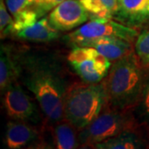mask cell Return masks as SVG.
Instances as JSON below:
<instances>
[{
	"instance_id": "obj_12",
	"label": "cell",
	"mask_w": 149,
	"mask_h": 149,
	"mask_svg": "<svg viewBox=\"0 0 149 149\" xmlns=\"http://www.w3.org/2000/svg\"><path fill=\"white\" fill-rule=\"evenodd\" d=\"M45 126L49 132V136H45L49 148L48 139L50 138L51 148L57 149H74L80 147L78 133L79 131L72 123L66 119L55 123L52 124H47Z\"/></svg>"
},
{
	"instance_id": "obj_19",
	"label": "cell",
	"mask_w": 149,
	"mask_h": 149,
	"mask_svg": "<svg viewBox=\"0 0 149 149\" xmlns=\"http://www.w3.org/2000/svg\"><path fill=\"white\" fill-rule=\"evenodd\" d=\"M134 52L141 64L149 70V28L139 33L134 43Z\"/></svg>"
},
{
	"instance_id": "obj_8",
	"label": "cell",
	"mask_w": 149,
	"mask_h": 149,
	"mask_svg": "<svg viewBox=\"0 0 149 149\" xmlns=\"http://www.w3.org/2000/svg\"><path fill=\"white\" fill-rule=\"evenodd\" d=\"M3 142L9 149L48 148L43 127L17 120L7 123Z\"/></svg>"
},
{
	"instance_id": "obj_5",
	"label": "cell",
	"mask_w": 149,
	"mask_h": 149,
	"mask_svg": "<svg viewBox=\"0 0 149 149\" xmlns=\"http://www.w3.org/2000/svg\"><path fill=\"white\" fill-rule=\"evenodd\" d=\"M3 107L12 120L22 121L42 128L46 123L42 109L37 100L22 88L19 81L2 91Z\"/></svg>"
},
{
	"instance_id": "obj_1",
	"label": "cell",
	"mask_w": 149,
	"mask_h": 149,
	"mask_svg": "<svg viewBox=\"0 0 149 149\" xmlns=\"http://www.w3.org/2000/svg\"><path fill=\"white\" fill-rule=\"evenodd\" d=\"M19 81L32 93L42 109L47 124L65 119V99L72 82L61 59L43 51L18 48Z\"/></svg>"
},
{
	"instance_id": "obj_20",
	"label": "cell",
	"mask_w": 149,
	"mask_h": 149,
	"mask_svg": "<svg viewBox=\"0 0 149 149\" xmlns=\"http://www.w3.org/2000/svg\"><path fill=\"white\" fill-rule=\"evenodd\" d=\"M9 11L7 8L4 0H0V32L1 38H5L10 36V31L13 17L9 14Z\"/></svg>"
},
{
	"instance_id": "obj_7",
	"label": "cell",
	"mask_w": 149,
	"mask_h": 149,
	"mask_svg": "<svg viewBox=\"0 0 149 149\" xmlns=\"http://www.w3.org/2000/svg\"><path fill=\"white\" fill-rule=\"evenodd\" d=\"M67 61L80 80L87 83L101 82L112 65L109 59L95 48L88 47H74Z\"/></svg>"
},
{
	"instance_id": "obj_18",
	"label": "cell",
	"mask_w": 149,
	"mask_h": 149,
	"mask_svg": "<svg viewBox=\"0 0 149 149\" xmlns=\"http://www.w3.org/2000/svg\"><path fill=\"white\" fill-rule=\"evenodd\" d=\"M42 17L37 8H32L18 13L13 17V22L11 27L10 35L15 36L17 33L22 31L23 29L32 26L36 23Z\"/></svg>"
},
{
	"instance_id": "obj_22",
	"label": "cell",
	"mask_w": 149,
	"mask_h": 149,
	"mask_svg": "<svg viewBox=\"0 0 149 149\" xmlns=\"http://www.w3.org/2000/svg\"><path fill=\"white\" fill-rule=\"evenodd\" d=\"M64 1L65 0H37V9L41 17H43L48 12L53 10L56 7Z\"/></svg>"
},
{
	"instance_id": "obj_6",
	"label": "cell",
	"mask_w": 149,
	"mask_h": 149,
	"mask_svg": "<svg viewBox=\"0 0 149 149\" xmlns=\"http://www.w3.org/2000/svg\"><path fill=\"white\" fill-rule=\"evenodd\" d=\"M139 31L112 18H92L65 37L73 47L80 42L101 37H118L135 43Z\"/></svg>"
},
{
	"instance_id": "obj_9",
	"label": "cell",
	"mask_w": 149,
	"mask_h": 149,
	"mask_svg": "<svg viewBox=\"0 0 149 149\" xmlns=\"http://www.w3.org/2000/svg\"><path fill=\"white\" fill-rule=\"evenodd\" d=\"M51 24L60 32H69L85 23L90 15L80 0H65L48 15Z\"/></svg>"
},
{
	"instance_id": "obj_14",
	"label": "cell",
	"mask_w": 149,
	"mask_h": 149,
	"mask_svg": "<svg viewBox=\"0 0 149 149\" xmlns=\"http://www.w3.org/2000/svg\"><path fill=\"white\" fill-rule=\"evenodd\" d=\"M74 47L95 48L112 62L134 52V43L118 37H101L92 39L80 42Z\"/></svg>"
},
{
	"instance_id": "obj_2",
	"label": "cell",
	"mask_w": 149,
	"mask_h": 149,
	"mask_svg": "<svg viewBox=\"0 0 149 149\" xmlns=\"http://www.w3.org/2000/svg\"><path fill=\"white\" fill-rule=\"evenodd\" d=\"M148 71L135 52L113 61L103 80L109 104L120 109L132 110L141 95Z\"/></svg>"
},
{
	"instance_id": "obj_10",
	"label": "cell",
	"mask_w": 149,
	"mask_h": 149,
	"mask_svg": "<svg viewBox=\"0 0 149 149\" xmlns=\"http://www.w3.org/2000/svg\"><path fill=\"white\" fill-rule=\"evenodd\" d=\"M114 20L140 29L149 25V0H118Z\"/></svg>"
},
{
	"instance_id": "obj_16",
	"label": "cell",
	"mask_w": 149,
	"mask_h": 149,
	"mask_svg": "<svg viewBox=\"0 0 149 149\" xmlns=\"http://www.w3.org/2000/svg\"><path fill=\"white\" fill-rule=\"evenodd\" d=\"M90 18L113 19L118 8V0H80Z\"/></svg>"
},
{
	"instance_id": "obj_21",
	"label": "cell",
	"mask_w": 149,
	"mask_h": 149,
	"mask_svg": "<svg viewBox=\"0 0 149 149\" xmlns=\"http://www.w3.org/2000/svg\"><path fill=\"white\" fill-rule=\"evenodd\" d=\"M7 8L14 17L18 13L32 8H37V0H4Z\"/></svg>"
},
{
	"instance_id": "obj_11",
	"label": "cell",
	"mask_w": 149,
	"mask_h": 149,
	"mask_svg": "<svg viewBox=\"0 0 149 149\" xmlns=\"http://www.w3.org/2000/svg\"><path fill=\"white\" fill-rule=\"evenodd\" d=\"M149 148V134L140 127L129 128L117 136L96 143L95 149H140Z\"/></svg>"
},
{
	"instance_id": "obj_17",
	"label": "cell",
	"mask_w": 149,
	"mask_h": 149,
	"mask_svg": "<svg viewBox=\"0 0 149 149\" xmlns=\"http://www.w3.org/2000/svg\"><path fill=\"white\" fill-rule=\"evenodd\" d=\"M131 112L136 124L149 134V71L141 95Z\"/></svg>"
},
{
	"instance_id": "obj_13",
	"label": "cell",
	"mask_w": 149,
	"mask_h": 149,
	"mask_svg": "<svg viewBox=\"0 0 149 149\" xmlns=\"http://www.w3.org/2000/svg\"><path fill=\"white\" fill-rule=\"evenodd\" d=\"M21 65L18 48L10 44H1L0 48V89L1 92L19 81Z\"/></svg>"
},
{
	"instance_id": "obj_15",
	"label": "cell",
	"mask_w": 149,
	"mask_h": 149,
	"mask_svg": "<svg viewBox=\"0 0 149 149\" xmlns=\"http://www.w3.org/2000/svg\"><path fill=\"white\" fill-rule=\"evenodd\" d=\"M60 32L51 24L48 17H44L32 26L17 33L14 37L31 42H50L58 39Z\"/></svg>"
},
{
	"instance_id": "obj_3",
	"label": "cell",
	"mask_w": 149,
	"mask_h": 149,
	"mask_svg": "<svg viewBox=\"0 0 149 149\" xmlns=\"http://www.w3.org/2000/svg\"><path fill=\"white\" fill-rule=\"evenodd\" d=\"M107 104L108 95L103 80L99 83L74 81L65 99V119L80 131L95 119Z\"/></svg>"
},
{
	"instance_id": "obj_4",
	"label": "cell",
	"mask_w": 149,
	"mask_h": 149,
	"mask_svg": "<svg viewBox=\"0 0 149 149\" xmlns=\"http://www.w3.org/2000/svg\"><path fill=\"white\" fill-rule=\"evenodd\" d=\"M139 127L131 110H123L107 104L95 120L78 133L80 148H93L96 143L117 136L129 128Z\"/></svg>"
}]
</instances>
